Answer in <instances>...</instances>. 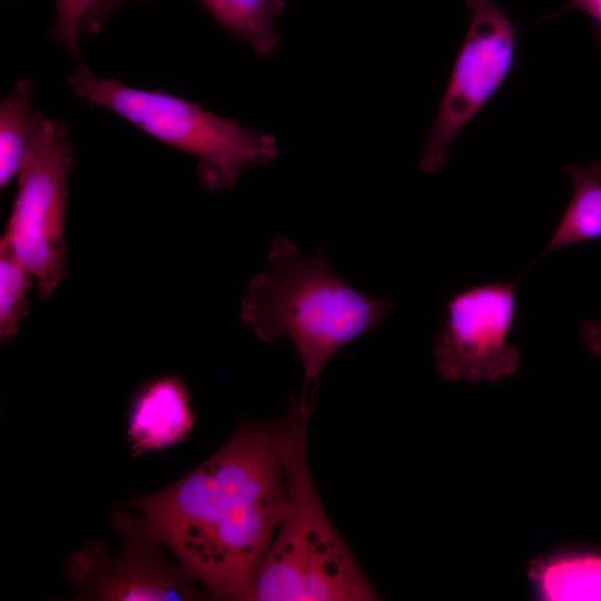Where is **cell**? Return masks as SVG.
I'll return each instance as SVG.
<instances>
[{"instance_id": "cell-14", "label": "cell", "mask_w": 601, "mask_h": 601, "mask_svg": "<svg viewBox=\"0 0 601 601\" xmlns=\"http://www.w3.org/2000/svg\"><path fill=\"white\" fill-rule=\"evenodd\" d=\"M130 0H55L56 20L50 38L71 55L77 63H83L80 35H97L109 17Z\"/></svg>"}, {"instance_id": "cell-6", "label": "cell", "mask_w": 601, "mask_h": 601, "mask_svg": "<svg viewBox=\"0 0 601 601\" xmlns=\"http://www.w3.org/2000/svg\"><path fill=\"white\" fill-rule=\"evenodd\" d=\"M470 23L420 157L422 171L447 164L457 134L492 99L515 67L518 28L494 0H465Z\"/></svg>"}, {"instance_id": "cell-9", "label": "cell", "mask_w": 601, "mask_h": 601, "mask_svg": "<svg viewBox=\"0 0 601 601\" xmlns=\"http://www.w3.org/2000/svg\"><path fill=\"white\" fill-rule=\"evenodd\" d=\"M194 426L190 397L180 380L164 376L147 384L132 402L128 440L135 455L183 442Z\"/></svg>"}, {"instance_id": "cell-5", "label": "cell", "mask_w": 601, "mask_h": 601, "mask_svg": "<svg viewBox=\"0 0 601 601\" xmlns=\"http://www.w3.org/2000/svg\"><path fill=\"white\" fill-rule=\"evenodd\" d=\"M72 170L67 125L39 115L1 240L29 268L42 299L52 295L67 274L63 231Z\"/></svg>"}, {"instance_id": "cell-4", "label": "cell", "mask_w": 601, "mask_h": 601, "mask_svg": "<svg viewBox=\"0 0 601 601\" xmlns=\"http://www.w3.org/2000/svg\"><path fill=\"white\" fill-rule=\"evenodd\" d=\"M72 92L119 115L147 135L197 159L200 185L217 191L278 152L274 136L205 110L199 104L162 90L132 88L99 79L83 63L68 78Z\"/></svg>"}, {"instance_id": "cell-15", "label": "cell", "mask_w": 601, "mask_h": 601, "mask_svg": "<svg viewBox=\"0 0 601 601\" xmlns=\"http://www.w3.org/2000/svg\"><path fill=\"white\" fill-rule=\"evenodd\" d=\"M33 276L11 248L0 240V339L17 335L28 311L27 294Z\"/></svg>"}, {"instance_id": "cell-12", "label": "cell", "mask_w": 601, "mask_h": 601, "mask_svg": "<svg viewBox=\"0 0 601 601\" xmlns=\"http://www.w3.org/2000/svg\"><path fill=\"white\" fill-rule=\"evenodd\" d=\"M199 2L234 40L249 46L262 58H269L275 52L279 42L275 21L286 6L284 0Z\"/></svg>"}, {"instance_id": "cell-8", "label": "cell", "mask_w": 601, "mask_h": 601, "mask_svg": "<svg viewBox=\"0 0 601 601\" xmlns=\"http://www.w3.org/2000/svg\"><path fill=\"white\" fill-rule=\"evenodd\" d=\"M114 524L122 538L115 556L100 543L83 545L67 564L69 579L80 587L79 595L95 600H196L201 595L190 575L166 560L161 544L141 519L118 512Z\"/></svg>"}, {"instance_id": "cell-1", "label": "cell", "mask_w": 601, "mask_h": 601, "mask_svg": "<svg viewBox=\"0 0 601 601\" xmlns=\"http://www.w3.org/2000/svg\"><path fill=\"white\" fill-rule=\"evenodd\" d=\"M287 418L244 423L183 479L134 499L147 530L218 599L246 600L287 509Z\"/></svg>"}, {"instance_id": "cell-3", "label": "cell", "mask_w": 601, "mask_h": 601, "mask_svg": "<svg viewBox=\"0 0 601 601\" xmlns=\"http://www.w3.org/2000/svg\"><path fill=\"white\" fill-rule=\"evenodd\" d=\"M315 404L290 400L284 473L287 509L252 580L246 600L372 601L381 599L339 535L315 490L306 454Z\"/></svg>"}, {"instance_id": "cell-7", "label": "cell", "mask_w": 601, "mask_h": 601, "mask_svg": "<svg viewBox=\"0 0 601 601\" xmlns=\"http://www.w3.org/2000/svg\"><path fill=\"white\" fill-rule=\"evenodd\" d=\"M516 312V280L454 293L434 343L435 368L442 378L494 383L516 373L521 353L509 343Z\"/></svg>"}, {"instance_id": "cell-17", "label": "cell", "mask_w": 601, "mask_h": 601, "mask_svg": "<svg viewBox=\"0 0 601 601\" xmlns=\"http://www.w3.org/2000/svg\"><path fill=\"white\" fill-rule=\"evenodd\" d=\"M580 335L591 354L601 357V322L583 321L580 325Z\"/></svg>"}, {"instance_id": "cell-10", "label": "cell", "mask_w": 601, "mask_h": 601, "mask_svg": "<svg viewBox=\"0 0 601 601\" xmlns=\"http://www.w3.org/2000/svg\"><path fill=\"white\" fill-rule=\"evenodd\" d=\"M531 597L541 601H601V551L561 546L530 561Z\"/></svg>"}, {"instance_id": "cell-11", "label": "cell", "mask_w": 601, "mask_h": 601, "mask_svg": "<svg viewBox=\"0 0 601 601\" xmlns=\"http://www.w3.org/2000/svg\"><path fill=\"white\" fill-rule=\"evenodd\" d=\"M565 170L572 181V197L549 243L526 270L555 250L601 238V161L587 167L571 164Z\"/></svg>"}, {"instance_id": "cell-2", "label": "cell", "mask_w": 601, "mask_h": 601, "mask_svg": "<svg viewBox=\"0 0 601 601\" xmlns=\"http://www.w3.org/2000/svg\"><path fill=\"white\" fill-rule=\"evenodd\" d=\"M393 309L388 299H372L339 279L321 247L304 257L293 240L278 236L268 269L246 287L240 318L262 341L287 336L294 343L305 374L300 396L315 403L329 358Z\"/></svg>"}, {"instance_id": "cell-13", "label": "cell", "mask_w": 601, "mask_h": 601, "mask_svg": "<svg viewBox=\"0 0 601 601\" xmlns=\"http://www.w3.org/2000/svg\"><path fill=\"white\" fill-rule=\"evenodd\" d=\"M33 83L20 78L0 105V186L18 176L40 115L32 108Z\"/></svg>"}, {"instance_id": "cell-16", "label": "cell", "mask_w": 601, "mask_h": 601, "mask_svg": "<svg viewBox=\"0 0 601 601\" xmlns=\"http://www.w3.org/2000/svg\"><path fill=\"white\" fill-rule=\"evenodd\" d=\"M573 10L583 11L589 16L594 27L598 42L601 46V0H570L560 9L540 17L538 21H548Z\"/></svg>"}]
</instances>
